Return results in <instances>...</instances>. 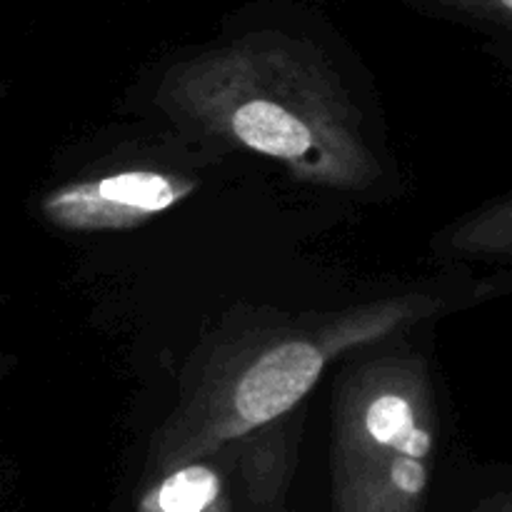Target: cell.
Wrapping results in <instances>:
<instances>
[{"label": "cell", "mask_w": 512, "mask_h": 512, "mask_svg": "<svg viewBox=\"0 0 512 512\" xmlns=\"http://www.w3.org/2000/svg\"><path fill=\"white\" fill-rule=\"evenodd\" d=\"M193 190L180 175L123 170L98 180L70 183L45 200V215L70 230L133 228L173 208Z\"/></svg>", "instance_id": "3"}, {"label": "cell", "mask_w": 512, "mask_h": 512, "mask_svg": "<svg viewBox=\"0 0 512 512\" xmlns=\"http://www.w3.org/2000/svg\"><path fill=\"white\" fill-rule=\"evenodd\" d=\"M400 3L433 18L453 20L465 28L478 30L512 63V0H400Z\"/></svg>", "instance_id": "7"}, {"label": "cell", "mask_w": 512, "mask_h": 512, "mask_svg": "<svg viewBox=\"0 0 512 512\" xmlns=\"http://www.w3.org/2000/svg\"><path fill=\"white\" fill-rule=\"evenodd\" d=\"M323 365L325 355L308 340H288L260 353L230 390V413L213 440L240 438L283 418L318 383Z\"/></svg>", "instance_id": "4"}, {"label": "cell", "mask_w": 512, "mask_h": 512, "mask_svg": "<svg viewBox=\"0 0 512 512\" xmlns=\"http://www.w3.org/2000/svg\"><path fill=\"white\" fill-rule=\"evenodd\" d=\"M438 403L423 360H385L345 383L335 415V512H425Z\"/></svg>", "instance_id": "2"}, {"label": "cell", "mask_w": 512, "mask_h": 512, "mask_svg": "<svg viewBox=\"0 0 512 512\" xmlns=\"http://www.w3.org/2000/svg\"><path fill=\"white\" fill-rule=\"evenodd\" d=\"M158 98L300 175L333 185L373 175L370 155L345 123L350 103L338 53L298 5L235 13L218 38L165 70Z\"/></svg>", "instance_id": "1"}, {"label": "cell", "mask_w": 512, "mask_h": 512, "mask_svg": "<svg viewBox=\"0 0 512 512\" xmlns=\"http://www.w3.org/2000/svg\"><path fill=\"white\" fill-rule=\"evenodd\" d=\"M135 512H230V500L218 470L188 463L155 483Z\"/></svg>", "instance_id": "5"}, {"label": "cell", "mask_w": 512, "mask_h": 512, "mask_svg": "<svg viewBox=\"0 0 512 512\" xmlns=\"http://www.w3.org/2000/svg\"><path fill=\"white\" fill-rule=\"evenodd\" d=\"M445 253L512 268V193L460 220L445 238Z\"/></svg>", "instance_id": "6"}, {"label": "cell", "mask_w": 512, "mask_h": 512, "mask_svg": "<svg viewBox=\"0 0 512 512\" xmlns=\"http://www.w3.org/2000/svg\"><path fill=\"white\" fill-rule=\"evenodd\" d=\"M470 512H512V488L488 495Z\"/></svg>", "instance_id": "8"}, {"label": "cell", "mask_w": 512, "mask_h": 512, "mask_svg": "<svg viewBox=\"0 0 512 512\" xmlns=\"http://www.w3.org/2000/svg\"><path fill=\"white\" fill-rule=\"evenodd\" d=\"M488 295H512V268H505L503 273L495 275L488 285H485Z\"/></svg>", "instance_id": "9"}]
</instances>
